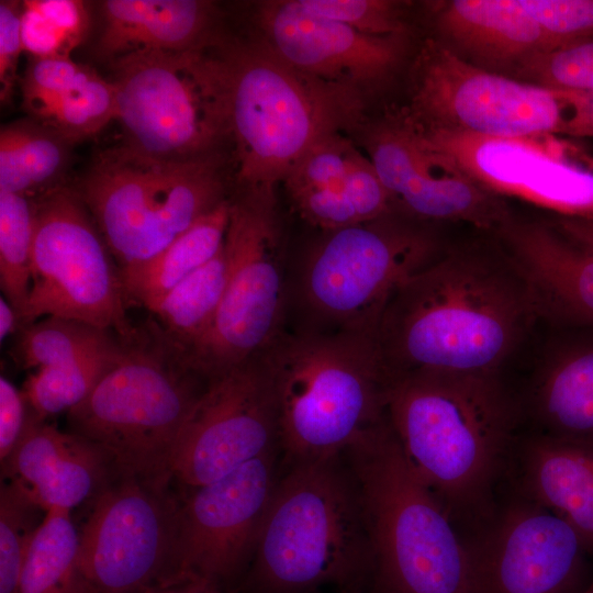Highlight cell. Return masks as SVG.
<instances>
[{"instance_id":"obj_10","label":"cell","mask_w":593,"mask_h":593,"mask_svg":"<svg viewBox=\"0 0 593 593\" xmlns=\"http://www.w3.org/2000/svg\"><path fill=\"white\" fill-rule=\"evenodd\" d=\"M273 190L231 200L224 240L227 278L212 323L183 354L210 381L261 354L286 328L288 270Z\"/></svg>"},{"instance_id":"obj_32","label":"cell","mask_w":593,"mask_h":593,"mask_svg":"<svg viewBox=\"0 0 593 593\" xmlns=\"http://www.w3.org/2000/svg\"><path fill=\"white\" fill-rule=\"evenodd\" d=\"M124 348L125 343L115 350L37 369L29 376L22 391L30 410L42 419L68 412L90 394Z\"/></svg>"},{"instance_id":"obj_36","label":"cell","mask_w":593,"mask_h":593,"mask_svg":"<svg viewBox=\"0 0 593 593\" xmlns=\"http://www.w3.org/2000/svg\"><path fill=\"white\" fill-rule=\"evenodd\" d=\"M46 512L15 482L0 488V593H18L22 568Z\"/></svg>"},{"instance_id":"obj_17","label":"cell","mask_w":593,"mask_h":593,"mask_svg":"<svg viewBox=\"0 0 593 593\" xmlns=\"http://www.w3.org/2000/svg\"><path fill=\"white\" fill-rule=\"evenodd\" d=\"M279 446L270 373L259 354L209 381L174 451L172 479L188 489L211 483Z\"/></svg>"},{"instance_id":"obj_44","label":"cell","mask_w":593,"mask_h":593,"mask_svg":"<svg viewBox=\"0 0 593 593\" xmlns=\"http://www.w3.org/2000/svg\"><path fill=\"white\" fill-rule=\"evenodd\" d=\"M569 114L566 121L564 137H593V94L567 91Z\"/></svg>"},{"instance_id":"obj_30","label":"cell","mask_w":593,"mask_h":593,"mask_svg":"<svg viewBox=\"0 0 593 593\" xmlns=\"http://www.w3.org/2000/svg\"><path fill=\"white\" fill-rule=\"evenodd\" d=\"M227 278L224 245L217 255L177 284L150 312L157 329L181 353L209 328Z\"/></svg>"},{"instance_id":"obj_14","label":"cell","mask_w":593,"mask_h":593,"mask_svg":"<svg viewBox=\"0 0 593 593\" xmlns=\"http://www.w3.org/2000/svg\"><path fill=\"white\" fill-rule=\"evenodd\" d=\"M171 480L115 471L91 499L79 562L94 593H141L166 575L179 499Z\"/></svg>"},{"instance_id":"obj_22","label":"cell","mask_w":593,"mask_h":593,"mask_svg":"<svg viewBox=\"0 0 593 593\" xmlns=\"http://www.w3.org/2000/svg\"><path fill=\"white\" fill-rule=\"evenodd\" d=\"M496 233L528 281L539 316L568 328L593 329V251L552 223L511 217Z\"/></svg>"},{"instance_id":"obj_6","label":"cell","mask_w":593,"mask_h":593,"mask_svg":"<svg viewBox=\"0 0 593 593\" xmlns=\"http://www.w3.org/2000/svg\"><path fill=\"white\" fill-rule=\"evenodd\" d=\"M224 58L242 190H273L310 148L358 119L360 93L299 70L265 43Z\"/></svg>"},{"instance_id":"obj_13","label":"cell","mask_w":593,"mask_h":593,"mask_svg":"<svg viewBox=\"0 0 593 593\" xmlns=\"http://www.w3.org/2000/svg\"><path fill=\"white\" fill-rule=\"evenodd\" d=\"M406 113L425 127L484 137L563 136L569 97L473 66L429 38L414 63Z\"/></svg>"},{"instance_id":"obj_48","label":"cell","mask_w":593,"mask_h":593,"mask_svg":"<svg viewBox=\"0 0 593 593\" xmlns=\"http://www.w3.org/2000/svg\"><path fill=\"white\" fill-rule=\"evenodd\" d=\"M581 593H593V582L585 590H583Z\"/></svg>"},{"instance_id":"obj_28","label":"cell","mask_w":593,"mask_h":593,"mask_svg":"<svg viewBox=\"0 0 593 593\" xmlns=\"http://www.w3.org/2000/svg\"><path fill=\"white\" fill-rule=\"evenodd\" d=\"M69 141L37 121H20L0 131V192L40 198L58 184Z\"/></svg>"},{"instance_id":"obj_47","label":"cell","mask_w":593,"mask_h":593,"mask_svg":"<svg viewBox=\"0 0 593 593\" xmlns=\"http://www.w3.org/2000/svg\"><path fill=\"white\" fill-rule=\"evenodd\" d=\"M20 328L19 315L2 295L0 298V338L3 340Z\"/></svg>"},{"instance_id":"obj_45","label":"cell","mask_w":593,"mask_h":593,"mask_svg":"<svg viewBox=\"0 0 593 593\" xmlns=\"http://www.w3.org/2000/svg\"><path fill=\"white\" fill-rule=\"evenodd\" d=\"M141 593H225L224 586L220 583L202 579L192 578L168 584H157L146 589Z\"/></svg>"},{"instance_id":"obj_38","label":"cell","mask_w":593,"mask_h":593,"mask_svg":"<svg viewBox=\"0 0 593 593\" xmlns=\"http://www.w3.org/2000/svg\"><path fill=\"white\" fill-rule=\"evenodd\" d=\"M302 11L371 36H404L403 3L391 0H293Z\"/></svg>"},{"instance_id":"obj_37","label":"cell","mask_w":593,"mask_h":593,"mask_svg":"<svg viewBox=\"0 0 593 593\" xmlns=\"http://www.w3.org/2000/svg\"><path fill=\"white\" fill-rule=\"evenodd\" d=\"M513 78L549 89L593 94V36L535 54Z\"/></svg>"},{"instance_id":"obj_26","label":"cell","mask_w":593,"mask_h":593,"mask_svg":"<svg viewBox=\"0 0 593 593\" xmlns=\"http://www.w3.org/2000/svg\"><path fill=\"white\" fill-rule=\"evenodd\" d=\"M524 484L532 502L569 524L593 552V444L536 438L525 451Z\"/></svg>"},{"instance_id":"obj_34","label":"cell","mask_w":593,"mask_h":593,"mask_svg":"<svg viewBox=\"0 0 593 593\" xmlns=\"http://www.w3.org/2000/svg\"><path fill=\"white\" fill-rule=\"evenodd\" d=\"M116 90L112 81L91 68L69 90L33 116L69 142L96 134L116 119Z\"/></svg>"},{"instance_id":"obj_39","label":"cell","mask_w":593,"mask_h":593,"mask_svg":"<svg viewBox=\"0 0 593 593\" xmlns=\"http://www.w3.org/2000/svg\"><path fill=\"white\" fill-rule=\"evenodd\" d=\"M357 154L340 133L333 134L310 148L283 182L290 195L343 187Z\"/></svg>"},{"instance_id":"obj_19","label":"cell","mask_w":593,"mask_h":593,"mask_svg":"<svg viewBox=\"0 0 593 593\" xmlns=\"http://www.w3.org/2000/svg\"><path fill=\"white\" fill-rule=\"evenodd\" d=\"M588 551L556 514L530 500L516 504L470 548L473 593H579Z\"/></svg>"},{"instance_id":"obj_35","label":"cell","mask_w":593,"mask_h":593,"mask_svg":"<svg viewBox=\"0 0 593 593\" xmlns=\"http://www.w3.org/2000/svg\"><path fill=\"white\" fill-rule=\"evenodd\" d=\"M89 25L86 5L78 0H26L22 2L23 49L33 58L70 56Z\"/></svg>"},{"instance_id":"obj_21","label":"cell","mask_w":593,"mask_h":593,"mask_svg":"<svg viewBox=\"0 0 593 593\" xmlns=\"http://www.w3.org/2000/svg\"><path fill=\"white\" fill-rule=\"evenodd\" d=\"M115 471L102 448L57 429L31 410L18 445L1 463L2 479L19 484L45 512L71 511L92 499Z\"/></svg>"},{"instance_id":"obj_8","label":"cell","mask_w":593,"mask_h":593,"mask_svg":"<svg viewBox=\"0 0 593 593\" xmlns=\"http://www.w3.org/2000/svg\"><path fill=\"white\" fill-rule=\"evenodd\" d=\"M412 220L391 213L324 231L288 276L291 328L376 334L395 291L444 253L437 236Z\"/></svg>"},{"instance_id":"obj_25","label":"cell","mask_w":593,"mask_h":593,"mask_svg":"<svg viewBox=\"0 0 593 593\" xmlns=\"http://www.w3.org/2000/svg\"><path fill=\"white\" fill-rule=\"evenodd\" d=\"M569 329L540 366L534 410L545 435L593 444V329Z\"/></svg>"},{"instance_id":"obj_18","label":"cell","mask_w":593,"mask_h":593,"mask_svg":"<svg viewBox=\"0 0 593 593\" xmlns=\"http://www.w3.org/2000/svg\"><path fill=\"white\" fill-rule=\"evenodd\" d=\"M366 145L400 214L419 221L465 222L495 232L512 217L503 199L426 147L406 112L376 125Z\"/></svg>"},{"instance_id":"obj_9","label":"cell","mask_w":593,"mask_h":593,"mask_svg":"<svg viewBox=\"0 0 593 593\" xmlns=\"http://www.w3.org/2000/svg\"><path fill=\"white\" fill-rule=\"evenodd\" d=\"M74 190L92 215L121 277L148 262L227 199L213 153L169 159L127 143L100 153Z\"/></svg>"},{"instance_id":"obj_15","label":"cell","mask_w":593,"mask_h":593,"mask_svg":"<svg viewBox=\"0 0 593 593\" xmlns=\"http://www.w3.org/2000/svg\"><path fill=\"white\" fill-rule=\"evenodd\" d=\"M422 143L455 163L483 189L552 212L593 221V155L559 135L500 138L425 127Z\"/></svg>"},{"instance_id":"obj_31","label":"cell","mask_w":593,"mask_h":593,"mask_svg":"<svg viewBox=\"0 0 593 593\" xmlns=\"http://www.w3.org/2000/svg\"><path fill=\"white\" fill-rule=\"evenodd\" d=\"M14 356L23 368L41 369L115 350L112 332L61 316H45L19 329Z\"/></svg>"},{"instance_id":"obj_40","label":"cell","mask_w":593,"mask_h":593,"mask_svg":"<svg viewBox=\"0 0 593 593\" xmlns=\"http://www.w3.org/2000/svg\"><path fill=\"white\" fill-rule=\"evenodd\" d=\"M546 33L551 48L593 36V0H519Z\"/></svg>"},{"instance_id":"obj_27","label":"cell","mask_w":593,"mask_h":593,"mask_svg":"<svg viewBox=\"0 0 593 593\" xmlns=\"http://www.w3.org/2000/svg\"><path fill=\"white\" fill-rule=\"evenodd\" d=\"M230 206L226 199L148 262L123 276L128 303L142 304L152 312L177 284L214 258L224 245Z\"/></svg>"},{"instance_id":"obj_29","label":"cell","mask_w":593,"mask_h":593,"mask_svg":"<svg viewBox=\"0 0 593 593\" xmlns=\"http://www.w3.org/2000/svg\"><path fill=\"white\" fill-rule=\"evenodd\" d=\"M18 593H94L79 562V532L70 511L51 510L29 548Z\"/></svg>"},{"instance_id":"obj_46","label":"cell","mask_w":593,"mask_h":593,"mask_svg":"<svg viewBox=\"0 0 593 593\" xmlns=\"http://www.w3.org/2000/svg\"><path fill=\"white\" fill-rule=\"evenodd\" d=\"M551 223L567 238L593 251V221L556 217Z\"/></svg>"},{"instance_id":"obj_33","label":"cell","mask_w":593,"mask_h":593,"mask_svg":"<svg viewBox=\"0 0 593 593\" xmlns=\"http://www.w3.org/2000/svg\"><path fill=\"white\" fill-rule=\"evenodd\" d=\"M36 199L0 192V286L20 316L30 292Z\"/></svg>"},{"instance_id":"obj_12","label":"cell","mask_w":593,"mask_h":593,"mask_svg":"<svg viewBox=\"0 0 593 593\" xmlns=\"http://www.w3.org/2000/svg\"><path fill=\"white\" fill-rule=\"evenodd\" d=\"M127 303L119 267L77 192L61 186L36 198L31 284L20 328L61 316L133 343L141 331L128 320Z\"/></svg>"},{"instance_id":"obj_20","label":"cell","mask_w":593,"mask_h":593,"mask_svg":"<svg viewBox=\"0 0 593 593\" xmlns=\"http://www.w3.org/2000/svg\"><path fill=\"white\" fill-rule=\"evenodd\" d=\"M265 44L299 70L358 93L383 81L399 66L404 36H371L306 13L293 0L259 5Z\"/></svg>"},{"instance_id":"obj_1","label":"cell","mask_w":593,"mask_h":593,"mask_svg":"<svg viewBox=\"0 0 593 593\" xmlns=\"http://www.w3.org/2000/svg\"><path fill=\"white\" fill-rule=\"evenodd\" d=\"M538 316L529 283L505 249L463 247L444 250L395 291L376 339L392 379L499 373Z\"/></svg>"},{"instance_id":"obj_5","label":"cell","mask_w":593,"mask_h":593,"mask_svg":"<svg viewBox=\"0 0 593 593\" xmlns=\"http://www.w3.org/2000/svg\"><path fill=\"white\" fill-rule=\"evenodd\" d=\"M387 416L409 465L443 504L472 502L508 439L499 373L424 371L392 379Z\"/></svg>"},{"instance_id":"obj_7","label":"cell","mask_w":593,"mask_h":593,"mask_svg":"<svg viewBox=\"0 0 593 593\" xmlns=\"http://www.w3.org/2000/svg\"><path fill=\"white\" fill-rule=\"evenodd\" d=\"M148 331L125 343L90 394L67 412V421L69 432L102 448L118 471L174 480L177 440L209 381L155 325Z\"/></svg>"},{"instance_id":"obj_24","label":"cell","mask_w":593,"mask_h":593,"mask_svg":"<svg viewBox=\"0 0 593 593\" xmlns=\"http://www.w3.org/2000/svg\"><path fill=\"white\" fill-rule=\"evenodd\" d=\"M212 14V4L200 0H108L98 52L115 61L136 53L198 47Z\"/></svg>"},{"instance_id":"obj_16","label":"cell","mask_w":593,"mask_h":593,"mask_svg":"<svg viewBox=\"0 0 593 593\" xmlns=\"http://www.w3.org/2000/svg\"><path fill=\"white\" fill-rule=\"evenodd\" d=\"M281 468L275 449L180 497L160 584L202 578L224 586L246 572Z\"/></svg>"},{"instance_id":"obj_41","label":"cell","mask_w":593,"mask_h":593,"mask_svg":"<svg viewBox=\"0 0 593 593\" xmlns=\"http://www.w3.org/2000/svg\"><path fill=\"white\" fill-rule=\"evenodd\" d=\"M89 69L70 56L32 58L22 79L24 108L35 114L76 85Z\"/></svg>"},{"instance_id":"obj_2","label":"cell","mask_w":593,"mask_h":593,"mask_svg":"<svg viewBox=\"0 0 593 593\" xmlns=\"http://www.w3.org/2000/svg\"><path fill=\"white\" fill-rule=\"evenodd\" d=\"M371 566L361 492L344 454L282 465L242 593H365Z\"/></svg>"},{"instance_id":"obj_43","label":"cell","mask_w":593,"mask_h":593,"mask_svg":"<svg viewBox=\"0 0 593 593\" xmlns=\"http://www.w3.org/2000/svg\"><path fill=\"white\" fill-rule=\"evenodd\" d=\"M22 391L4 376L0 377V462H4L18 445L29 416Z\"/></svg>"},{"instance_id":"obj_11","label":"cell","mask_w":593,"mask_h":593,"mask_svg":"<svg viewBox=\"0 0 593 593\" xmlns=\"http://www.w3.org/2000/svg\"><path fill=\"white\" fill-rule=\"evenodd\" d=\"M113 63L116 120L131 146L161 158L187 159L212 154L230 136L224 56L201 45L136 53Z\"/></svg>"},{"instance_id":"obj_42","label":"cell","mask_w":593,"mask_h":593,"mask_svg":"<svg viewBox=\"0 0 593 593\" xmlns=\"http://www.w3.org/2000/svg\"><path fill=\"white\" fill-rule=\"evenodd\" d=\"M22 2L0 1V97L7 102L16 80L18 63L23 52L21 32Z\"/></svg>"},{"instance_id":"obj_4","label":"cell","mask_w":593,"mask_h":593,"mask_svg":"<svg viewBox=\"0 0 593 593\" xmlns=\"http://www.w3.org/2000/svg\"><path fill=\"white\" fill-rule=\"evenodd\" d=\"M358 482L370 539L367 590L473 593L470 548L447 508L405 459L385 421L344 452Z\"/></svg>"},{"instance_id":"obj_23","label":"cell","mask_w":593,"mask_h":593,"mask_svg":"<svg viewBox=\"0 0 593 593\" xmlns=\"http://www.w3.org/2000/svg\"><path fill=\"white\" fill-rule=\"evenodd\" d=\"M434 21L438 41L456 55L508 77L529 57L551 48L546 33L519 0L436 2Z\"/></svg>"},{"instance_id":"obj_49","label":"cell","mask_w":593,"mask_h":593,"mask_svg":"<svg viewBox=\"0 0 593 593\" xmlns=\"http://www.w3.org/2000/svg\"><path fill=\"white\" fill-rule=\"evenodd\" d=\"M318 593H321V592H318Z\"/></svg>"},{"instance_id":"obj_3","label":"cell","mask_w":593,"mask_h":593,"mask_svg":"<svg viewBox=\"0 0 593 593\" xmlns=\"http://www.w3.org/2000/svg\"><path fill=\"white\" fill-rule=\"evenodd\" d=\"M260 355L275 389L282 465L342 454L387 421L392 378L376 334L286 327Z\"/></svg>"}]
</instances>
